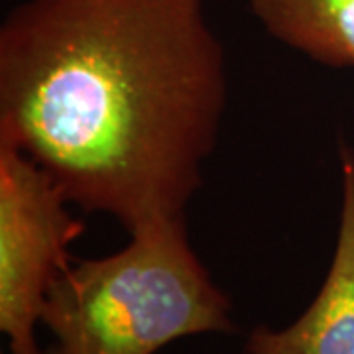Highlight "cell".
<instances>
[{
    "label": "cell",
    "instance_id": "obj_5",
    "mask_svg": "<svg viewBox=\"0 0 354 354\" xmlns=\"http://www.w3.org/2000/svg\"><path fill=\"white\" fill-rule=\"evenodd\" d=\"M248 6L286 48L325 67H354V0H248Z\"/></svg>",
    "mask_w": 354,
    "mask_h": 354
},
{
    "label": "cell",
    "instance_id": "obj_2",
    "mask_svg": "<svg viewBox=\"0 0 354 354\" xmlns=\"http://www.w3.org/2000/svg\"><path fill=\"white\" fill-rule=\"evenodd\" d=\"M118 252L77 260L53 281L39 323L59 354H156L174 341L234 333L232 301L195 254L185 216L128 230Z\"/></svg>",
    "mask_w": 354,
    "mask_h": 354
},
{
    "label": "cell",
    "instance_id": "obj_4",
    "mask_svg": "<svg viewBox=\"0 0 354 354\" xmlns=\"http://www.w3.org/2000/svg\"><path fill=\"white\" fill-rule=\"evenodd\" d=\"M341 165L339 232L321 290L290 327H254L244 354H354V150L346 144Z\"/></svg>",
    "mask_w": 354,
    "mask_h": 354
},
{
    "label": "cell",
    "instance_id": "obj_6",
    "mask_svg": "<svg viewBox=\"0 0 354 354\" xmlns=\"http://www.w3.org/2000/svg\"><path fill=\"white\" fill-rule=\"evenodd\" d=\"M38 354H59V353H57V348H55V346H51V348H48V351H39Z\"/></svg>",
    "mask_w": 354,
    "mask_h": 354
},
{
    "label": "cell",
    "instance_id": "obj_1",
    "mask_svg": "<svg viewBox=\"0 0 354 354\" xmlns=\"http://www.w3.org/2000/svg\"><path fill=\"white\" fill-rule=\"evenodd\" d=\"M227 99L205 0H24L0 26V142L127 232L185 216Z\"/></svg>",
    "mask_w": 354,
    "mask_h": 354
},
{
    "label": "cell",
    "instance_id": "obj_3",
    "mask_svg": "<svg viewBox=\"0 0 354 354\" xmlns=\"http://www.w3.org/2000/svg\"><path fill=\"white\" fill-rule=\"evenodd\" d=\"M32 158L0 142V330L10 354H38L36 327L85 223Z\"/></svg>",
    "mask_w": 354,
    "mask_h": 354
}]
</instances>
